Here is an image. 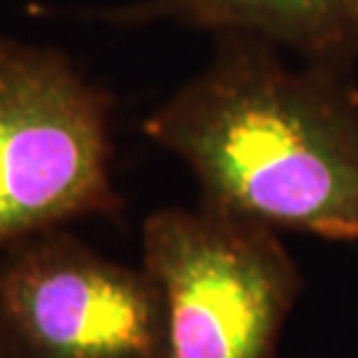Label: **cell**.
I'll return each mask as SVG.
<instances>
[{"label":"cell","mask_w":358,"mask_h":358,"mask_svg":"<svg viewBox=\"0 0 358 358\" xmlns=\"http://www.w3.org/2000/svg\"><path fill=\"white\" fill-rule=\"evenodd\" d=\"M356 73L249 35H214L207 66L142 121L189 168L207 210L277 233L358 242Z\"/></svg>","instance_id":"cell-1"},{"label":"cell","mask_w":358,"mask_h":358,"mask_svg":"<svg viewBox=\"0 0 358 358\" xmlns=\"http://www.w3.org/2000/svg\"><path fill=\"white\" fill-rule=\"evenodd\" d=\"M114 98L66 52L0 38V252L89 217L114 219Z\"/></svg>","instance_id":"cell-2"},{"label":"cell","mask_w":358,"mask_h":358,"mask_svg":"<svg viewBox=\"0 0 358 358\" xmlns=\"http://www.w3.org/2000/svg\"><path fill=\"white\" fill-rule=\"evenodd\" d=\"M163 310L161 358H279L303 275L282 233L198 205L142 224Z\"/></svg>","instance_id":"cell-3"},{"label":"cell","mask_w":358,"mask_h":358,"mask_svg":"<svg viewBox=\"0 0 358 358\" xmlns=\"http://www.w3.org/2000/svg\"><path fill=\"white\" fill-rule=\"evenodd\" d=\"M0 314L24 358H161L163 310L152 277L66 228L0 252Z\"/></svg>","instance_id":"cell-4"},{"label":"cell","mask_w":358,"mask_h":358,"mask_svg":"<svg viewBox=\"0 0 358 358\" xmlns=\"http://www.w3.org/2000/svg\"><path fill=\"white\" fill-rule=\"evenodd\" d=\"M93 17L119 28L175 24L212 38L249 35L312 66H358V0H133Z\"/></svg>","instance_id":"cell-5"},{"label":"cell","mask_w":358,"mask_h":358,"mask_svg":"<svg viewBox=\"0 0 358 358\" xmlns=\"http://www.w3.org/2000/svg\"><path fill=\"white\" fill-rule=\"evenodd\" d=\"M0 358H24L19 352L17 342H14L10 328H7L3 314H0Z\"/></svg>","instance_id":"cell-6"}]
</instances>
